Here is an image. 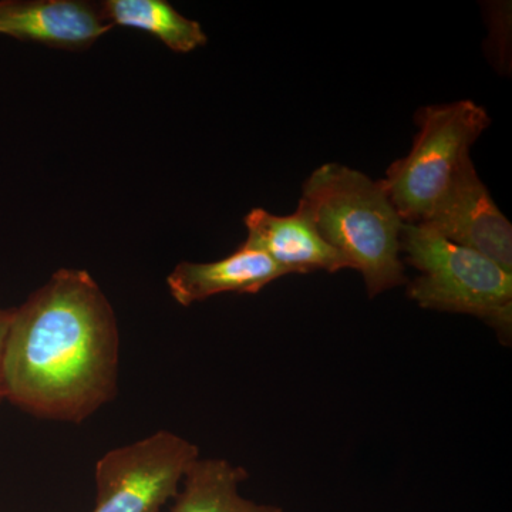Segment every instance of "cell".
Returning a JSON list of instances; mask_svg holds the SVG:
<instances>
[{
	"label": "cell",
	"mask_w": 512,
	"mask_h": 512,
	"mask_svg": "<svg viewBox=\"0 0 512 512\" xmlns=\"http://www.w3.org/2000/svg\"><path fill=\"white\" fill-rule=\"evenodd\" d=\"M119 328L89 272L62 268L13 309L6 399L39 419L80 423L117 392Z\"/></svg>",
	"instance_id": "cell-1"
},
{
	"label": "cell",
	"mask_w": 512,
	"mask_h": 512,
	"mask_svg": "<svg viewBox=\"0 0 512 512\" xmlns=\"http://www.w3.org/2000/svg\"><path fill=\"white\" fill-rule=\"evenodd\" d=\"M298 208L350 269L362 274L370 298L406 282L400 258L404 221L382 181L348 165L323 164L303 184Z\"/></svg>",
	"instance_id": "cell-2"
},
{
	"label": "cell",
	"mask_w": 512,
	"mask_h": 512,
	"mask_svg": "<svg viewBox=\"0 0 512 512\" xmlns=\"http://www.w3.org/2000/svg\"><path fill=\"white\" fill-rule=\"evenodd\" d=\"M400 249L407 264L420 272L407 288L417 305L476 316L497 330L505 342L511 339V272L421 224L403 225Z\"/></svg>",
	"instance_id": "cell-3"
},
{
	"label": "cell",
	"mask_w": 512,
	"mask_h": 512,
	"mask_svg": "<svg viewBox=\"0 0 512 512\" xmlns=\"http://www.w3.org/2000/svg\"><path fill=\"white\" fill-rule=\"evenodd\" d=\"M414 119L419 131L412 150L380 180L404 224H421L429 217L491 124L487 110L473 100L421 107Z\"/></svg>",
	"instance_id": "cell-4"
},
{
	"label": "cell",
	"mask_w": 512,
	"mask_h": 512,
	"mask_svg": "<svg viewBox=\"0 0 512 512\" xmlns=\"http://www.w3.org/2000/svg\"><path fill=\"white\" fill-rule=\"evenodd\" d=\"M198 447L171 433L116 448L97 461L93 512H160L198 460Z\"/></svg>",
	"instance_id": "cell-5"
},
{
	"label": "cell",
	"mask_w": 512,
	"mask_h": 512,
	"mask_svg": "<svg viewBox=\"0 0 512 512\" xmlns=\"http://www.w3.org/2000/svg\"><path fill=\"white\" fill-rule=\"evenodd\" d=\"M421 225L473 249L512 274V225L495 204L474 167L464 158L450 187Z\"/></svg>",
	"instance_id": "cell-6"
},
{
	"label": "cell",
	"mask_w": 512,
	"mask_h": 512,
	"mask_svg": "<svg viewBox=\"0 0 512 512\" xmlns=\"http://www.w3.org/2000/svg\"><path fill=\"white\" fill-rule=\"evenodd\" d=\"M113 25L101 3L86 0H0V35L64 50H84Z\"/></svg>",
	"instance_id": "cell-7"
},
{
	"label": "cell",
	"mask_w": 512,
	"mask_h": 512,
	"mask_svg": "<svg viewBox=\"0 0 512 512\" xmlns=\"http://www.w3.org/2000/svg\"><path fill=\"white\" fill-rule=\"evenodd\" d=\"M247 239L242 244L264 252L288 274L350 269L349 262L320 237L311 218L296 208L292 215L271 214L254 208L245 217Z\"/></svg>",
	"instance_id": "cell-8"
},
{
	"label": "cell",
	"mask_w": 512,
	"mask_h": 512,
	"mask_svg": "<svg viewBox=\"0 0 512 512\" xmlns=\"http://www.w3.org/2000/svg\"><path fill=\"white\" fill-rule=\"evenodd\" d=\"M286 275L288 272L264 252L241 244L220 261L181 262L168 275L167 285L175 301L190 306L220 293H258Z\"/></svg>",
	"instance_id": "cell-9"
},
{
	"label": "cell",
	"mask_w": 512,
	"mask_h": 512,
	"mask_svg": "<svg viewBox=\"0 0 512 512\" xmlns=\"http://www.w3.org/2000/svg\"><path fill=\"white\" fill-rule=\"evenodd\" d=\"M247 476L244 468L225 460H197L188 468L171 512H284L242 497L238 485Z\"/></svg>",
	"instance_id": "cell-10"
},
{
	"label": "cell",
	"mask_w": 512,
	"mask_h": 512,
	"mask_svg": "<svg viewBox=\"0 0 512 512\" xmlns=\"http://www.w3.org/2000/svg\"><path fill=\"white\" fill-rule=\"evenodd\" d=\"M101 6L113 28L150 33L173 52L190 53L207 45L208 37L200 23L185 18L165 0H107Z\"/></svg>",
	"instance_id": "cell-11"
},
{
	"label": "cell",
	"mask_w": 512,
	"mask_h": 512,
	"mask_svg": "<svg viewBox=\"0 0 512 512\" xmlns=\"http://www.w3.org/2000/svg\"><path fill=\"white\" fill-rule=\"evenodd\" d=\"M13 309L0 308V400L6 399L5 382H3V355H5L6 338H8Z\"/></svg>",
	"instance_id": "cell-12"
}]
</instances>
